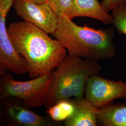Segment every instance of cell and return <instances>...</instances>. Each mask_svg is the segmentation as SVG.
<instances>
[{
	"label": "cell",
	"mask_w": 126,
	"mask_h": 126,
	"mask_svg": "<svg viewBox=\"0 0 126 126\" xmlns=\"http://www.w3.org/2000/svg\"><path fill=\"white\" fill-rule=\"evenodd\" d=\"M101 69L99 61L67 54L52 72L50 89L43 106L47 109L63 99L85 98L88 79L99 74Z\"/></svg>",
	"instance_id": "3"
},
{
	"label": "cell",
	"mask_w": 126,
	"mask_h": 126,
	"mask_svg": "<svg viewBox=\"0 0 126 126\" xmlns=\"http://www.w3.org/2000/svg\"><path fill=\"white\" fill-rule=\"evenodd\" d=\"M75 109L72 115L64 122L65 126H97L99 108L85 98H74Z\"/></svg>",
	"instance_id": "10"
},
{
	"label": "cell",
	"mask_w": 126,
	"mask_h": 126,
	"mask_svg": "<svg viewBox=\"0 0 126 126\" xmlns=\"http://www.w3.org/2000/svg\"><path fill=\"white\" fill-rule=\"evenodd\" d=\"M101 4L105 10L108 13L119 5H126V0H103Z\"/></svg>",
	"instance_id": "15"
},
{
	"label": "cell",
	"mask_w": 126,
	"mask_h": 126,
	"mask_svg": "<svg viewBox=\"0 0 126 126\" xmlns=\"http://www.w3.org/2000/svg\"><path fill=\"white\" fill-rule=\"evenodd\" d=\"M14 0H0V68L6 72L17 74L27 73V64L14 47L6 20Z\"/></svg>",
	"instance_id": "5"
},
{
	"label": "cell",
	"mask_w": 126,
	"mask_h": 126,
	"mask_svg": "<svg viewBox=\"0 0 126 126\" xmlns=\"http://www.w3.org/2000/svg\"><path fill=\"white\" fill-rule=\"evenodd\" d=\"M52 79L51 72L28 81H18L5 72L0 77V99L17 98L30 109L43 106Z\"/></svg>",
	"instance_id": "4"
},
{
	"label": "cell",
	"mask_w": 126,
	"mask_h": 126,
	"mask_svg": "<svg viewBox=\"0 0 126 126\" xmlns=\"http://www.w3.org/2000/svg\"><path fill=\"white\" fill-rule=\"evenodd\" d=\"M7 30L14 47L25 61L31 79L52 72L67 55L59 41L31 23H11Z\"/></svg>",
	"instance_id": "1"
},
{
	"label": "cell",
	"mask_w": 126,
	"mask_h": 126,
	"mask_svg": "<svg viewBox=\"0 0 126 126\" xmlns=\"http://www.w3.org/2000/svg\"><path fill=\"white\" fill-rule=\"evenodd\" d=\"M29 1L36 3V4H43L47 3L48 0H27Z\"/></svg>",
	"instance_id": "16"
},
{
	"label": "cell",
	"mask_w": 126,
	"mask_h": 126,
	"mask_svg": "<svg viewBox=\"0 0 126 126\" xmlns=\"http://www.w3.org/2000/svg\"><path fill=\"white\" fill-rule=\"evenodd\" d=\"M66 16L71 19L76 17H87L97 20L107 25L113 24V18L106 12L98 0H72Z\"/></svg>",
	"instance_id": "9"
},
{
	"label": "cell",
	"mask_w": 126,
	"mask_h": 126,
	"mask_svg": "<svg viewBox=\"0 0 126 126\" xmlns=\"http://www.w3.org/2000/svg\"><path fill=\"white\" fill-rule=\"evenodd\" d=\"M2 112L3 118L9 126H56L59 124L49 116L41 115L32 111L23 103L7 104Z\"/></svg>",
	"instance_id": "8"
},
{
	"label": "cell",
	"mask_w": 126,
	"mask_h": 126,
	"mask_svg": "<svg viewBox=\"0 0 126 126\" xmlns=\"http://www.w3.org/2000/svg\"><path fill=\"white\" fill-rule=\"evenodd\" d=\"M85 98L98 108L113 103L114 99L126 100V83L109 80L98 74L92 76L86 84Z\"/></svg>",
	"instance_id": "6"
},
{
	"label": "cell",
	"mask_w": 126,
	"mask_h": 126,
	"mask_svg": "<svg viewBox=\"0 0 126 126\" xmlns=\"http://www.w3.org/2000/svg\"><path fill=\"white\" fill-rule=\"evenodd\" d=\"M3 122V115L2 110L0 108V126L1 125Z\"/></svg>",
	"instance_id": "17"
},
{
	"label": "cell",
	"mask_w": 126,
	"mask_h": 126,
	"mask_svg": "<svg viewBox=\"0 0 126 126\" xmlns=\"http://www.w3.org/2000/svg\"><path fill=\"white\" fill-rule=\"evenodd\" d=\"M52 36L70 55L99 61L113 59L116 55L115 33L112 27L102 30L81 26L63 16L58 17Z\"/></svg>",
	"instance_id": "2"
},
{
	"label": "cell",
	"mask_w": 126,
	"mask_h": 126,
	"mask_svg": "<svg viewBox=\"0 0 126 126\" xmlns=\"http://www.w3.org/2000/svg\"><path fill=\"white\" fill-rule=\"evenodd\" d=\"M72 0H48L47 3L58 17L66 16L70 11Z\"/></svg>",
	"instance_id": "14"
},
{
	"label": "cell",
	"mask_w": 126,
	"mask_h": 126,
	"mask_svg": "<svg viewBox=\"0 0 126 126\" xmlns=\"http://www.w3.org/2000/svg\"><path fill=\"white\" fill-rule=\"evenodd\" d=\"M112 11L113 25L120 34L126 36V5H119Z\"/></svg>",
	"instance_id": "13"
},
{
	"label": "cell",
	"mask_w": 126,
	"mask_h": 126,
	"mask_svg": "<svg viewBox=\"0 0 126 126\" xmlns=\"http://www.w3.org/2000/svg\"><path fill=\"white\" fill-rule=\"evenodd\" d=\"M5 72H5L3 70H2L0 68V77L2 75H3Z\"/></svg>",
	"instance_id": "18"
},
{
	"label": "cell",
	"mask_w": 126,
	"mask_h": 126,
	"mask_svg": "<svg viewBox=\"0 0 126 126\" xmlns=\"http://www.w3.org/2000/svg\"><path fill=\"white\" fill-rule=\"evenodd\" d=\"M98 125L126 126V103L111 104L99 108Z\"/></svg>",
	"instance_id": "11"
},
{
	"label": "cell",
	"mask_w": 126,
	"mask_h": 126,
	"mask_svg": "<svg viewBox=\"0 0 126 126\" xmlns=\"http://www.w3.org/2000/svg\"><path fill=\"white\" fill-rule=\"evenodd\" d=\"M13 6L17 15L24 21L36 26L48 34H53L58 17L47 3L36 4L27 0H14Z\"/></svg>",
	"instance_id": "7"
},
{
	"label": "cell",
	"mask_w": 126,
	"mask_h": 126,
	"mask_svg": "<svg viewBox=\"0 0 126 126\" xmlns=\"http://www.w3.org/2000/svg\"><path fill=\"white\" fill-rule=\"evenodd\" d=\"M75 106L74 98L63 99L46 109V113L55 122H64L74 112Z\"/></svg>",
	"instance_id": "12"
}]
</instances>
